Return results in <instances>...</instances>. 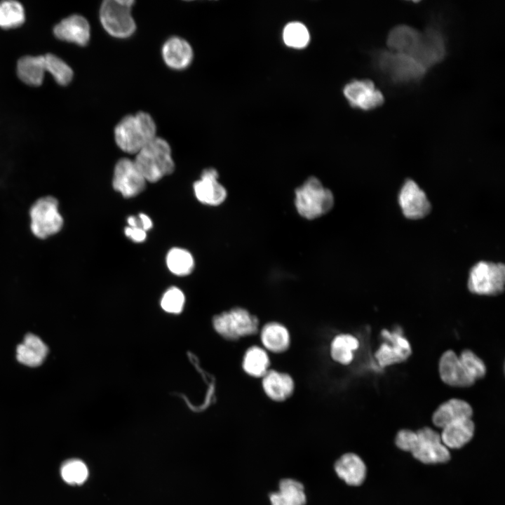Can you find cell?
<instances>
[{
  "label": "cell",
  "instance_id": "6da1fadb",
  "mask_svg": "<svg viewBox=\"0 0 505 505\" xmlns=\"http://www.w3.org/2000/svg\"><path fill=\"white\" fill-rule=\"evenodd\" d=\"M372 62L376 72L394 85L419 82L428 72L414 57L388 49L377 50Z\"/></svg>",
  "mask_w": 505,
  "mask_h": 505
},
{
  "label": "cell",
  "instance_id": "7a4b0ae2",
  "mask_svg": "<svg viewBox=\"0 0 505 505\" xmlns=\"http://www.w3.org/2000/svg\"><path fill=\"white\" fill-rule=\"evenodd\" d=\"M156 127L152 116L143 112L123 117L114 129L118 147L129 154H137L155 138Z\"/></svg>",
  "mask_w": 505,
  "mask_h": 505
},
{
  "label": "cell",
  "instance_id": "e575fe53",
  "mask_svg": "<svg viewBox=\"0 0 505 505\" xmlns=\"http://www.w3.org/2000/svg\"><path fill=\"white\" fill-rule=\"evenodd\" d=\"M458 357L464 370L473 380L484 377L486 374L485 365L474 352L464 349Z\"/></svg>",
  "mask_w": 505,
  "mask_h": 505
},
{
  "label": "cell",
  "instance_id": "3957f363",
  "mask_svg": "<svg viewBox=\"0 0 505 505\" xmlns=\"http://www.w3.org/2000/svg\"><path fill=\"white\" fill-rule=\"evenodd\" d=\"M134 162L146 181L149 182H158L175 169L169 144L158 137L136 154Z\"/></svg>",
  "mask_w": 505,
  "mask_h": 505
},
{
  "label": "cell",
  "instance_id": "d590c367",
  "mask_svg": "<svg viewBox=\"0 0 505 505\" xmlns=\"http://www.w3.org/2000/svg\"><path fill=\"white\" fill-rule=\"evenodd\" d=\"M184 300L183 292L176 287H171L163 294L161 304L166 311L178 314L183 309Z\"/></svg>",
  "mask_w": 505,
  "mask_h": 505
},
{
  "label": "cell",
  "instance_id": "4fadbf2b",
  "mask_svg": "<svg viewBox=\"0 0 505 505\" xmlns=\"http://www.w3.org/2000/svg\"><path fill=\"white\" fill-rule=\"evenodd\" d=\"M398 202L403 215L409 219H420L431 211V206L424 191L412 180L403 185Z\"/></svg>",
  "mask_w": 505,
  "mask_h": 505
},
{
  "label": "cell",
  "instance_id": "8992f818",
  "mask_svg": "<svg viewBox=\"0 0 505 505\" xmlns=\"http://www.w3.org/2000/svg\"><path fill=\"white\" fill-rule=\"evenodd\" d=\"M29 216L31 231L41 239L56 234L63 226L58 201L53 196L42 197L36 201L30 208Z\"/></svg>",
  "mask_w": 505,
  "mask_h": 505
},
{
  "label": "cell",
  "instance_id": "5bb4252c",
  "mask_svg": "<svg viewBox=\"0 0 505 505\" xmlns=\"http://www.w3.org/2000/svg\"><path fill=\"white\" fill-rule=\"evenodd\" d=\"M53 34L60 41L85 46L90 39V27L85 17L72 14L55 24Z\"/></svg>",
  "mask_w": 505,
  "mask_h": 505
},
{
  "label": "cell",
  "instance_id": "1f68e13d",
  "mask_svg": "<svg viewBox=\"0 0 505 505\" xmlns=\"http://www.w3.org/2000/svg\"><path fill=\"white\" fill-rule=\"evenodd\" d=\"M166 260L168 269L177 276L189 274L194 266L191 254L187 250L180 248L170 249L167 254Z\"/></svg>",
  "mask_w": 505,
  "mask_h": 505
},
{
  "label": "cell",
  "instance_id": "ba28073f",
  "mask_svg": "<svg viewBox=\"0 0 505 505\" xmlns=\"http://www.w3.org/2000/svg\"><path fill=\"white\" fill-rule=\"evenodd\" d=\"M257 318L243 308H234L213 318L215 330L223 337L235 340L257 332Z\"/></svg>",
  "mask_w": 505,
  "mask_h": 505
},
{
  "label": "cell",
  "instance_id": "4dcf8cb0",
  "mask_svg": "<svg viewBox=\"0 0 505 505\" xmlns=\"http://www.w3.org/2000/svg\"><path fill=\"white\" fill-rule=\"evenodd\" d=\"M46 72H48L55 81L61 86L69 85L74 77L72 67L58 55L48 53L43 55Z\"/></svg>",
  "mask_w": 505,
  "mask_h": 505
},
{
  "label": "cell",
  "instance_id": "8fae6325",
  "mask_svg": "<svg viewBox=\"0 0 505 505\" xmlns=\"http://www.w3.org/2000/svg\"><path fill=\"white\" fill-rule=\"evenodd\" d=\"M343 93L349 105L363 111H370L384 102L382 92L370 79H355L348 83Z\"/></svg>",
  "mask_w": 505,
  "mask_h": 505
},
{
  "label": "cell",
  "instance_id": "d6986e66",
  "mask_svg": "<svg viewBox=\"0 0 505 505\" xmlns=\"http://www.w3.org/2000/svg\"><path fill=\"white\" fill-rule=\"evenodd\" d=\"M162 57L166 65L175 70H182L188 67L193 59V50L191 45L184 39L173 36L163 45Z\"/></svg>",
  "mask_w": 505,
  "mask_h": 505
},
{
  "label": "cell",
  "instance_id": "ffe728a7",
  "mask_svg": "<svg viewBox=\"0 0 505 505\" xmlns=\"http://www.w3.org/2000/svg\"><path fill=\"white\" fill-rule=\"evenodd\" d=\"M337 476L351 486H358L365 480L366 466L362 459L355 453L348 452L340 456L334 464Z\"/></svg>",
  "mask_w": 505,
  "mask_h": 505
},
{
  "label": "cell",
  "instance_id": "52a82bcc",
  "mask_svg": "<svg viewBox=\"0 0 505 505\" xmlns=\"http://www.w3.org/2000/svg\"><path fill=\"white\" fill-rule=\"evenodd\" d=\"M505 267L503 264L480 262L471 269L468 288L480 295H495L504 290Z\"/></svg>",
  "mask_w": 505,
  "mask_h": 505
},
{
  "label": "cell",
  "instance_id": "277c9868",
  "mask_svg": "<svg viewBox=\"0 0 505 505\" xmlns=\"http://www.w3.org/2000/svg\"><path fill=\"white\" fill-rule=\"evenodd\" d=\"M295 207L298 213L308 220L316 219L328 213L334 205L332 191L316 177H310L295 191Z\"/></svg>",
  "mask_w": 505,
  "mask_h": 505
},
{
  "label": "cell",
  "instance_id": "d4e9b609",
  "mask_svg": "<svg viewBox=\"0 0 505 505\" xmlns=\"http://www.w3.org/2000/svg\"><path fill=\"white\" fill-rule=\"evenodd\" d=\"M474 430L471 418L456 421L443 428L441 441L447 448H460L472 438Z\"/></svg>",
  "mask_w": 505,
  "mask_h": 505
},
{
  "label": "cell",
  "instance_id": "5b68a950",
  "mask_svg": "<svg viewBox=\"0 0 505 505\" xmlns=\"http://www.w3.org/2000/svg\"><path fill=\"white\" fill-rule=\"evenodd\" d=\"M133 1L106 0L100 8V20L105 30L113 37L126 39L131 36L136 29L131 15Z\"/></svg>",
  "mask_w": 505,
  "mask_h": 505
},
{
  "label": "cell",
  "instance_id": "f546056e",
  "mask_svg": "<svg viewBox=\"0 0 505 505\" xmlns=\"http://www.w3.org/2000/svg\"><path fill=\"white\" fill-rule=\"evenodd\" d=\"M269 358L267 353L259 346L249 348L243 357V368L249 375L263 377L269 370Z\"/></svg>",
  "mask_w": 505,
  "mask_h": 505
},
{
  "label": "cell",
  "instance_id": "d6a6232c",
  "mask_svg": "<svg viewBox=\"0 0 505 505\" xmlns=\"http://www.w3.org/2000/svg\"><path fill=\"white\" fill-rule=\"evenodd\" d=\"M61 477L70 485H81L88 477V469L86 464L78 459L65 461L60 469Z\"/></svg>",
  "mask_w": 505,
  "mask_h": 505
},
{
  "label": "cell",
  "instance_id": "ac0fdd59",
  "mask_svg": "<svg viewBox=\"0 0 505 505\" xmlns=\"http://www.w3.org/2000/svg\"><path fill=\"white\" fill-rule=\"evenodd\" d=\"M438 371L441 380L454 387H469L475 383L462 366L459 357L452 350L445 351L440 358Z\"/></svg>",
  "mask_w": 505,
  "mask_h": 505
},
{
  "label": "cell",
  "instance_id": "74e56055",
  "mask_svg": "<svg viewBox=\"0 0 505 505\" xmlns=\"http://www.w3.org/2000/svg\"><path fill=\"white\" fill-rule=\"evenodd\" d=\"M139 226L144 231H147L152 228L153 223L151 218L144 213H140L138 215Z\"/></svg>",
  "mask_w": 505,
  "mask_h": 505
},
{
  "label": "cell",
  "instance_id": "8d00e7d4",
  "mask_svg": "<svg viewBox=\"0 0 505 505\" xmlns=\"http://www.w3.org/2000/svg\"><path fill=\"white\" fill-rule=\"evenodd\" d=\"M125 234L135 242H143L147 238V231L137 227H127L125 228Z\"/></svg>",
  "mask_w": 505,
  "mask_h": 505
},
{
  "label": "cell",
  "instance_id": "9a60e30c",
  "mask_svg": "<svg viewBox=\"0 0 505 505\" xmlns=\"http://www.w3.org/2000/svg\"><path fill=\"white\" fill-rule=\"evenodd\" d=\"M381 334L386 339L387 343L381 344L375 353L379 365L384 368L397 363H401L411 354V346L409 342L400 332H390L383 330Z\"/></svg>",
  "mask_w": 505,
  "mask_h": 505
},
{
  "label": "cell",
  "instance_id": "f1b7e54d",
  "mask_svg": "<svg viewBox=\"0 0 505 505\" xmlns=\"http://www.w3.org/2000/svg\"><path fill=\"white\" fill-rule=\"evenodd\" d=\"M26 14L23 5L15 0L0 1V28L11 29L22 26Z\"/></svg>",
  "mask_w": 505,
  "mask_h": 505
},
{
  "label": "cell",
  "instance_id": "4316f807",
  "mask_svg": "<svg viewBox=\"0 0 505 505\" xmlns=\"http://www.w3.org/2000/svg\"><path fill=\"white\" fill-rule=\"evenodd\" d=\"M261 340L264 346L274 353L285 351L290 342L287 328L276 322L269 323L262 328Z\"/></svg>",
  "mask_w": 505,
  "mask_h": 505
},
{
  "label": "cell",
  "instance_id": "e0dca14e",
  "mask_svg": "<svg viewBox=\"0 0 505 505\" xmlns=\"http://www.w3.org/2000/svg\"><path fill=\"white\" fill-rule=\"evenodd\" d=\"M218 176L215 169L207 168L203 171L201 178L194 182V192L201 203L215 206L224 201L227 191L218 182Z\"/></svg>",
  "mask_w": 505,
  "mask_h": 505
},
{
  "label": "cell",
  "instance_id": "603a6c76",
  "mask_svg": "<svg viewBox=\"0 0 505 505\" xmlns=\"http://www.w3.org/2000/svg\"><path fill=\"white\" fill-rule=\"evenodd\" d=\"M16 73L25 84L32 87L40 86L46 74L43 55H25L20 57L17 61Z\"/></svg>",
  "mask_w": 505,
  "mask_h": 505
},
{
  "label": "cell",
  "instance_id": "cb8c5ba5",
  "mask_svg": "<svg viewBox=\"0 0 505 505\" xmlns=\"http://www.w3.org/2000/svg\"><path fill=\"white\" fill-rule=\"evenodd\" d=\"M262 377L263 389L271 400L283 401L292 395L294 382L289 375L271 370Z\"/></svg>",
  "mask_w": 505,
  "mask_h": 505
},
{
  "label": "cell",
  "instance_id": "836d02e7",
  "mask_svg": "<svg viewBox=\"0 0 505 505\" xmlns=\"http://www.w3.org/2000/svg\"><path fill=\"white\" fill-rule=\"evenodd\" d=\"M283 37L287 46L295 48L305 47L310 38L307 28L298 22L288 23L283 29Z\"/></svg>",
  "mask_w": 505,
  "mask_h": 505
},
{
  "label": "cell",
  "instance_id": "9c48e42d",
  "mask_svg": "<svg viewBox=\"0 0 505 505\" xmlns=\"http://www.w3.org/2000/svg\"><path fill=\"white\" fill-rule=\"evenodd\" d=\"M410 452L415 458L424 464L443 463L450 457L448 449L441 441L440 435L427 426L415 432Z\"/></svg>",
  "mask_w": 505,
  "mask_h": 505
},
{
  "label": "cell",
  "instance_id": "7c38bea8",
  "mask_svg": "<svg viewBox=\"0 0 505 505\" xmlns=\"http://www.w3.org/2000/svg\"><path fill=\"white\" fill-rule=\"evenodd\" d=\"M146 180L134 161L121 159L116 164L113 176V187L123 197H134L145 188Z\"/></svg>",
  "mask_w": 505,
  "mask_h": 505
},
{
  "label": "cell",
  "instance_id": "44dd1931",
  "mask_svg": "<svg viewBox=\"0 0 505 505\" xmlns=\"http://www.w3.org/2000/svg\"><path fill=\"white\" fill-rule=\"evenodd\" d=\"M278 488L269 494L271 505H306L307 497L302 482L291 478H282Z\"/></svg>",
  "mask_w": 505,
  "mask_h": 505
},
{
  "label": "cell",
  "instance_id": "2e32d148",
  "mask_svg": "<svg viewBox=\"0 0 505 505\" xmlns=\"http://www.w3.org/2000/svg\"><path fill=\"white\" fill-rule=\"evenodd\" d=\"M422 41V32L410 25L400 24L393 27L389 32L386 46L389 50L410 55L415 58L420 48Z\"/></svg>",
  "mask_w": 505,
  "mask_h": 505
},
{
  "label": "cell",
  "instance_id": "484cf974",
  "mask_svg": "<svg viewBox=\"0 0 505 505\" xmlns=\"http://www.w3.org/2000/svg\"><path fill=\"white\" fill-rule=\"evenodd\" d=\"M48 354V348L41 339L33 334L25 336L17 347V359L21 363L36 367L40 365Z\"/></svg>",
  "mask_w": 505,
  "mask_h": 505
},
{
  "label": "cell",
  "instance_id": "83f0119b",
  "mask_svg": "<svg viewBox=\"0 0 505 505\" xmlns=\"http://www.w3.org/2000/svg\"><path fill=\"white\" fill-rule=\"evenodd\" d=\"M358 346L359 342L356 337L349 334H340L331 343V356L336 362L348 365L352 361L354 352Z\"/></svg>",
  "mask_w": 505,
  "mask_h": 505
},
{
  "label": "cell",
  "instance_id": "7402d4cb",
  "mask_svg": "<svg viewBox=\"0 0 505 505\" xmlns=\"http://www.w3.org/2000/svg\"><path fill=\"white\" fill-rule=\"evenodd\" d=\"M473 410L466 401L452 398L442 403L433 412L432 421L435 426L444 428L456 421L471 418Z\"/></svg>",
  "mask_w": 505,
  "mask_h": 505
},
{
  "label": "cell",
  "instance_id": "30bf717a",
  "mask_svg": "<svg viewBox=\"0 0 505 505\" xmlns=\"http://www.w3.org/2000/svg\"><path fill=\"white\" fill-rule=\"evenodd\" d=\"M447 53V43L442 28L431 24L422 32V41L415 59L428 71L441 62Z\"/></svg>",
  "mask_w": 505,
  "mask_h": 505
}]
</instances>
